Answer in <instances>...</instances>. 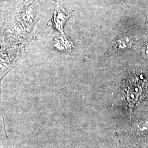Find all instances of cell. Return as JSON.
Instances as JSON below:
<instances>
[{
    "label": "cell",
    "mask_w": 148,
    "mask_h": 148,
    "mask_svg": "<svg viewBox=\"0 0 148 148\" xmlns=\"http://www.w3.org/2000/svg\"><path fill=\"white\" fill-rule=\"evenodd\" d=\"M141 54L144 58L148 59V44H145L141 48Z\"/></svg>",
    "instance_id": "cell-4"
},
{
    "label": "cell",
    "mask_w": 148,
    "mask_h": 148,
    "mask_svg": "<svg viewBox=\"0 0 148 148\" xmlns=\"http://www.w3.org/2000/svg\"><path fill=\"white\" fill-rule=\"evenodd\" d=\"M73 12V10L66 9L62 7L58 3L54 2V9L52 20L53 27L64 36H65L63 29L64 25L72 16Z\"/></svg>",
    "instance_id": "cell-1"
},
{
    "label": "cell",
    "mask_w": 148,
    "mask_h": 148,
    "mask_svg": "<svg viewBox=\"0 0 148 148\" xmlns=\"http://www.w3.org/2000/svg\"><path fill=\"white\" fill-rule=\"evenodd\" d=\"M134 43V39L131 36L125 35L116 39L109 49V53H114L119 51L130 48Z\"/></svg>",
    "instance_id": "cell-2"
},
{
    "label": "cell",
    "mask_w": 148,
    "mask_h": 148,
    "mask_svg": "<svg viewBox=\"0 0 148 148\" xmlns=\"http://www.w3.org/2000/svg\"><path fill=\"white\" fill-rule=\"evenodd\" d=\"M136 129L139 132H148V121L146 120L139 121L136 124Z\"/></svg>",
    "instance_id": "cell-3"
}]
</instances>
